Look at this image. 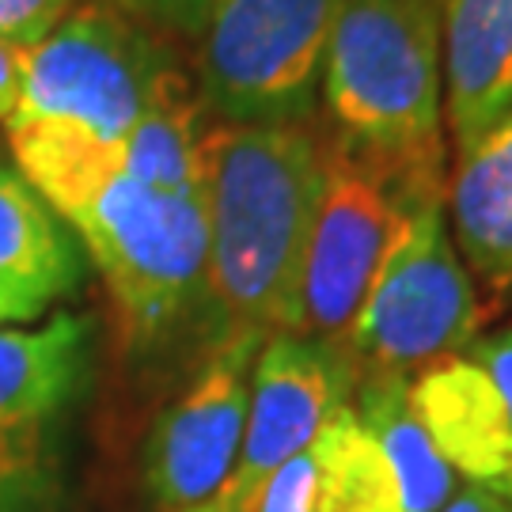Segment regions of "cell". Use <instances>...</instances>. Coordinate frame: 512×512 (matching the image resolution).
Returning <instances> with one entry per match:
<instances>
[{
  "label": "cell",
  "mask_w": 512,
  "mask_h": 512,
  "mask_svg": "<svg viewBox=\"0 0 512 512\" xmlns=\"http://www.w3.org/2000/svg\"><path fill=\"white\" fill-rule=\"evenodd\" d=\"M346 0H217L194 88L213 122H311L323 57Z\"/></svg>",
  "instance_id": "8"
},
{
  "label": "cell",
  "mask_w": 512,
  "mask_h": 512,
  "mask_svg": "<svg viewBox=\"0 0 512 512\" xmlns=\"http://www.w3.org/2000/svg\"><path fill=\"white\" fill-rule=\"evenodd\" d=\"M357 368L342 346L270 334L251 365L236 471L209 512H247L277 467L308 452L327 418L353 399Z\"/></svg>",
  "instance_id": "11"
},
{
  "label": "cell",
  "mask_w": 512,
  "mask_h": 512,
  "mask_svg": "<svg viewBox=\"0 0 512 512\" xmlns=\"http://www.w3.org/2000/svg\"><path fill=\"white\" fill-rule=\"evenodd\" d=\"M95 376V319L54 311L0 327V512H54Z\"/></svg>",
  "instance_id": "6"
},
{
  "label": "cell",
  "mask_w": 512,
  "mask_h": 512,
  "mask_svg": "<svg viewBox=\"0 0 512 512\" xmlns=\"http://www.w3.org/2000/svg\"><path fill=\"white\" fill-rule=\"evenodd\" d=\"M88 255L65 217L0 156V327H27L84 289Z\"/></svg>",
  "instance_id": "13"
},
{
  "label": "cell",
  "mask_w": 512,
  "mask_h": 512,
  "mask_svg": "<svg viewBox=\"0 0 512 512\" xmlns=\"http://www.w3.org/2000/svg\"><path fill=\"white\" fill-rule=\"evenodd\" d=\"M406 399L440 459L512 505V330L421 368L406 380Z\"/></svg>",
  "instance_id": "12"
},
{
  "label": "cell",
  "mask_w": 512,
  "mask_h": 512,
  "mask_svg": "<svg viewBox=\"0 0 512 512\" xmlns=\"http://www.w3.org/2000/svg\"><path fill=\"white\" fill-rule=\"evenodd\" d=\"M80 0H0V42L35 50Z\"/></svg>",
  "instance_id": "17"
},
{
  "label": "cell",
  "mask_w": 512,
  "mask_h": 512,
  "mask_svg": "<svg viewBox=\"0 0 512 512\" xmlns=\"http://www.w3.org/2000/svg\"><path fill=\"white\" fill-rule=\"evenodd\" d=\"M448 228L471 281L512 296V110L456 156L444 190Z\"/></svg>",
  "instance_id": "15"
},
{
  "label": "cell",
  "mask_w": 512,
  "mask_h": 512,
  "mask_svg": "<svg viewBox=\"0 0 512 512\" xmlns=\"http://www.w3.org/2000/svg\"><path fill=\"white\" fill-rule=\"evenodd\" d=\"M270 334H228L156 414L141 448V482L156 512H209L236 471L251 365Z\"/></svg>",
  "instance_id": "10"
},
{
  "label": "cell",
  "mask_w": 512,
  "mask_h": 512,
  "mask_svg": "<svg viewBox=\"0 0 512 512\" xmlns=\"http://www.w3.org/2000/svg\"><path fill=\"white\" fill-rule=\"evenodd\" d=\"M323 133L311 122H209L202 202L209 228L205 334H293Z\"/></svg>",
  "instance_id": "2"
},
{
  "label": "cell",
  "mask_w": 512,
  "mask_h": 512,
  "mask_svg": "<svg viewBox=\"0 0 512 512\" xmlns=\"http://www.w3.org/2000/svg\"><path fill=\"white\" fill-rule=\"evenodd\" d=\"M319 92L342 145L418 179H448L437 0H346Z\"/></svg>",
  "instance_id": "3"
},
{
  "label": "cell",
  "mask_w": 512,
  "mask_h": 512,
  "mask_svg": "<svg viewBox=\"0 0 512 512\" xmlns=\"http://www.w3.org/2000/svg\"><path fill=\"white\" fill-rule=\"evenodd\" d=\"M315 512H440L459 475L410 410L406 380L368 376L311 440Z\"/></svg>",
  "instance_id": "9"
},
{
  "label": "cell",
  "mask_w": 512,
  "mask_h": 512,
  "mask_svg": "<svg viewBox=\"0 0 512 512\" xmlns=\"http://www.w3.org/2000/svg\"><path fill=\"white\" fill-rule=\"evenodd\" d=\"M167 42H202L217 0H103Z\"/></svg>",
  "instance_id": "16"
},
{
  "label": "cell",
  "mask_w": 512,
  "mask_h": 512,
  "mask_svg": "<svg viewBox=\"0 0 512 512\" xmlns=\"http://www.w3.org/2000/svg\"><path fill=\"white\" fill-rule=\"evenodd\" d=\"M440 73L448 145L459 156L512 110V0H444Z\"/></svg>",
  "instance_id": "14"
},
{
  "label": "cell",
  "mask_w": 512,
  "mask_h": 512,
  "mask_svg": "<svg viewBox=\"0 0 512 512\" xmlns=\"http://www.w3.org/2000/svg\"><path fill=\"white\" fill-rule=\"evenodd\" d=\"M448 179H418L323 133V183L311 213L293 334L342 346L372 281L425 198Z\"/></svg>",
  "instance_id": "5"
},
{
  "label": "cell",
  "mask_w": 512,
  "mask_h": 512,
  "mask_svg": "<svg viewBox=\"0 0 512 512\" xmlns=\"http://www.w3.org/2000/svg\"><path fill=\"white\" fill-rule=\"evenodd\" d=\"M194 88L175 42L103 0H80L27 54L19 122H61L99 141H122L145 114ZM4 126V129H8Z\"/></svg>",
  "instance_id": "4"
},
{
  "label": "cell",
  "mask_w": 512,
  "mask_h": 512,
  "mask_svg": "<svg viewBox=\"0 0 512 512\" xmlns=\"http://www.w3.org/2000/svg\"><path fill=\"white\" fill-rule=\"evenodd\" d=\"M440 512H512L509 501H501L494 497L490 490H482V486H471V482H463L456 494L448 497V505Z\"/></svg>",
  "instance_id": "20"
},
{
  "label": "cell",
  "mask_w": 512,
  "mask_h": 512,
  "mask_svg": "<svg viewBox=\"0 0 512 512\" xmlns=\"http://www.w3.org/2000/svg\"><path fill=\"white\" fill-rule=\"evenodd\" d=\"M27 54H31V50H19V46L0 42V126H8V122L16 118L19 103H23Z\"/></svg>",
  "instance_id": "19"
},
{
  "label": "cell",
  "mask_w": 512,
  "mask_h": 512,
  "mask_svg": "<svg viewBox=\"0 0 512 512\" xmlns=\"http://www.w3.org/2000/svg\"><path fill=\"white\" fill-rule=\"evenodd\" d=\"M478 327V289L456 251L444 194H433L406 220L342 349L357 368V380H410L421 368L471 346Z\"/></svg>",
  "instance_id": "7"
},
{
  "label": "cell",
  "mask_w": 512,
  "mask_h": 512,
  "mask_svg": "<svg viewBox=\"0 0 512 512\" xmlns=\"http://www.w3.org/2000/svg\"><path fill=\"white\" fill-rule=\"evenodd\" d=\"M4 141L99 270L133 357L175 346L190 327L205 330L209 228L198 190L145 183L110 141L61 122H19Z\"/></svg>",
  "instance_id": "1"
},
{
  "label": "cell",
  "mask_w": 512,
  "mask_h": 512,
  "mask_svg": "<svg viewBox=\"0 0 512 512\" xmlns=\"http://www.w3.org/2000/svg\"><path fill=\"white\" fill-rule=\"evenodd\" d=\"M247 512H315V452L308 448L277 467Z\"/></svg>",
  "instance_id": "18"
}]
</instances>
